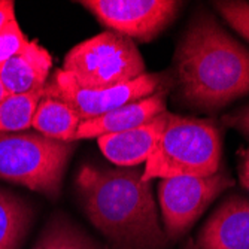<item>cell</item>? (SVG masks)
<instances>
[{"label":"cell","mask_w":249,"mask_h":249,"mask_svg":"<svg viewBox=\"0 0 249 249\" xmlns=\"http://www.w3.org/2000/svg\"><path fill=\"white\" fill-rule=\"evenodd\" d=\"M239 176H240L242 185L249 190V149L243 152L242 164H240V169H239Z\"/></svg>","instance_id":"cell-21"},{"label":"cell","mask_w":249,"mask_h":249,"mask_svg":"<svg viewBox=\"0 0 249 249\" xmlns=\"http://www.w3.org/2000/svg\"><path fill=\"white\" fill-rule=\"evenodd\" d=\"M167 115L169 112L166 110L164 114L141 127L100 136L97 138L99 148L109 161L120 167L141 164L154 152L167 124Z\"/></svg>","instance_id":"cell-10"},{"label":"cell","mask_w":249,"mask_h":249,"mask_svg":"<svg viewBox=\"0 0 249 249\" xmlns=\"http://www.w3.org/2000/svg\"><path fill=\"white\" fill-rule=\"evenodd\" d=\"M29 40L24 33L19 29L15 18L8 21L0 30V67H2L9 58L17 55L22 48L26 47Z\"/></svg>","instance_id":"cell-17"},{"label":"cell","mask_w":249,"mask_h":249,"mask_svg":"<svg viewBox=\"0 0 249 249\" xmlns=\"http://www.w3.org/2000/svg\"><path fill=\"white\" fill-rule=\"evenodd\" d=\"M166 96L167 88H163L160 91L154 93L152 96L120 106L102 117L82 121L76 133V141L100 138V136L105 134L121 133L141 127L152 121L158 115L164 114Z\"/></svg>","instance_id":"cell-11"},{"label":"cell","mask_w":249,"mask_h":249,"mask_svg":"<svg viewBox=\"0 0 249 249\" xmlns=\"http://www.w3.org/2000/svg\"><path fill=\"white\" fill-rule=\"evenodd\" d=\"M198 249H249V200L233 196L208 219L197 240Z\"/></svg>","instance_id":"cell-9"},{"label":"cell","mask_w":249,"mask_h":249,"mask_svg":"<svg viewBox=\"0 0 249 249\" xmlns=\"http://www.w3.org/2000/svg\"><path fill=\"white\" fill-rule=\"evenodd\" d=\"M164 88L161 75L145 73L130 82L106 88L85 89L81 88L73 78L58 69L43 88V96L64 102L69 105L82 121L102 117L127 103L145 99Z\"/></svg>","instance_id":"cell-6"},{"label":"cell","mask_w":249,"mask_h":249,"mask_svg":"<svg viewBox=\"0 0 249 249\" xmlns=\"http://www.w3.org/2000/svg\"><path fill=\"white\" fill-rule=\"evenodd\" d=\"M221 133L213 121L167 115V124L146 160L142 179L211 176L221 167Z\"/></svg>","instance_id":"cell-3"},{"label":"cell","mask_w":249,"mask_h":249,"mask_svg":"<svg viewBox=\"0 0 249 249\" xmlns=\"http://www.w3.org/2000/svg\"><path fill=\"white\" fill-rule=\"evenodd\" d=\"M142 172L87 164L76 176L85 213L118 249H161L166 243L151 184Z\"/></svg>","instance_id":"cell-2"},{"label":"cell","mask_w":249,"mask_h":249,"mask_svg":"<svg viewBox=\"0 0 249 249\" xmlns=\"http://www.w3.org/2000/svg\"><path fill=\"white\" fill-rule=\"evenodd\" d=\"M53 58L37 42H27L17 55L0 67V79L8 94L43 91L48 82Z\"/></svg>","instance_id":"cell-12"},{"label":"cell","mask_w":249,"mask_h":249,"mask_svg":"<svg viewBox=\"0 0 249 249\" xmlns=\"http://www.w3.org/2000/svg\"><path fill=\"white\" fill-rule=\"evenodd\" d=\"M215 9L239 35L249 40V3L215 2Z\"/></svg>","instance_id":"cell-18"},{"label":"cell","mask_w":249,"mask_h":249,"mask_svg":"<svg viewBox=\"0 0 249 249\" xmlns=\"http://www.w3.org/2000/svg\"><path fill=\"white\" fill-rule=\"evenodd\" d=\"M8 96H9V94L6 93V89H5V87H3V82H2V79H0V102H3Z\"/></svg>","instance_id":"cell-22"},{"label":"cell","mask_w":249,"mask_h":249,"mask_svg":"<svg viewBox=\"0 0 249 249\" xmlns=\"http://www.w3.org/2000/svg\"><path fill=\"white\" fill-rule=\"evenodd\" d=\"M81 5L110 32L131 40L149 42L175 19L182 3L173 0H85Z\"/></svg>","instance_id":"cell-8"},{"label":"cell","mask_w":249,"mask_h":249,"mask_svg":"<svg viewBox=\"0 0 249 249\" xmlns=\"http://www.w3.org/2000/svg\"><path fill=\"white\" fill-rule=\"evenodd\" d=\"M222 121L225 125L239 130L246 138H249V106H245L230 115H225Z\"/></svg>","instance_id":"cell-19"},{"label":"cell","mask_w":249,"mask_h":249,"mask_svg":"<svg viewBox=\"0 0 249 249\" xmlns=\"http://www.w3.org/2000/svg\"><path fill=\"white\" fill-rule=\"evenodd\" d=\"M43 91L26 94H9L0 102V133L26 131L32 127L33 117Z\"/></svg>","instance_id":"cell-15"},{"label":"cell","mask_w":249,"mask_h":249,"mask_svg":"<svg viewBox=\"0 0 249 249\" xmlns=\"http://www.w3.org/2000/svg\"><path fill=\"white\" fill-rule=\"evenodd\" d=\"M33 249H100L63 216H55L47 225Z\"/></svg>","instance_id":"cell-16"},{"label":"cell","mask_w":249,"mask_h":249,"mask_svg":"<svg viewBox=\"0 0 249 249\" xmlns=\"http://www.w3.org/2000/svg\"><path fill=\"white\" fill-rule=\"evenodd\" d=\"M32 221V209L14 194L0 191V249H17Z\"/></svg>","instance_id":"cell-14"},{"label":"cell","mask_w":249,"mask_h":249,"mask_svg":"<svg viewBox=\"0 0 249 249\" xmlns=\"http://www.w3.org/2000/svg\"><path fill=\"white\" fill-rule=\"evenodd\" d=\"M73 149L37 131L0 133V179L55 197Z\"/></svg>","instance_id":"cell-4"},{"label":"cell","mask_w":249,"mask_h":249,"mask_svg":"<svg viewBox=\"0 0 249 249\" xmlns=\"http://www.w3.org/2000/svg\"><path fill=\"white\" fill-rule=\"evenodd\" d=\"M63 71L85 89H106L145 75L134 42L117 32H103L67 53Z\"/></svg>","instance_id":"cell-5"},{"label":"cell","mask_w":249,"mask_h":249,"mask_svg":"<svg viewBox=\"0 0 249 249\" xmlns=\"http://www.w3.org/2000/svg\"><path fill=\"white\" fill-rule=\"evenodd\" d=\"M12 18H15V3L11 0H0V30Z\"/></svg>","instance_id":"cell-20"},{"label":"cell","mask_w":249,"mask_h":249,"mask_svg":"<svg viewBox=\"0 0 249 249\" xmlns=\"http://www.w3.org/2000/svg\"><path fill=\"white\" fill-rule=\"evenodd\" d=\"M233 185L229 173L211 176H178L158 184V200L166 233L170 239L182 236L211 203Z\"/></svg>","instance_id":"cell-7"},{"label":"cell","mask_w":249,"mask_h":249,"mask_svg":"<svg viewBox=\"0 0 249 249\" xmlns=\"http://www.w3.org/2000/svg\"><path fill=\"white\" fill-rule=\"evenodd\" d=\"M178 97L201 110H218L249 94V51L209 14L200 12L175 57Z\"/></svg>","instance_id":"cell-1"},{"label":"cell","mask_w":249,"mask_h":249,"mask_svg":"<svg viewBox=\"0 0 249 249\" xmlns=\"http://www.w3.org/2000/svg\"><path fill=\"white\" fill-rule=\"evenodd\" d=\"M81 123L82 120L69 105L43 96L36 107L32 127L53 141L72 143L76 141Z\"/></svg>","instance_id":"cell-13"}]
</instances>
